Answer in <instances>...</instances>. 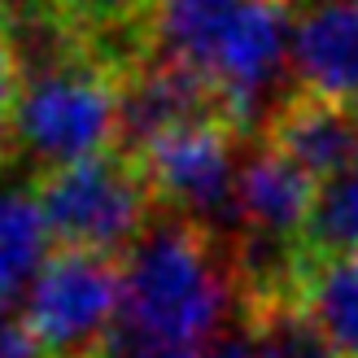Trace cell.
I'll return each mask as SVG.
<instances>
[{"instance_id": "1", "label": "cell", "mask_w": 358, "mask_h": 358, "mask_svg": "<svg viewBox=\"0 0 358 358\" xmlns=\"http://www.w3.org/2000/svg\"><path fill=\"white\" fill-rule=\"evenodd\" d=\"M231 297V271L219 262L210 227L166 214L136 241L122 262L118 328L166 345L196 350L219 328Z\"/></svg>"}, {"instance_id": "2", "label": "cell", "mask_w": 358, "mask_h": 358, "mask_svg": "<svg viewBox=\"0 0 358 358\" xmlns=\"http://www.w3.org/2000/svg\"><path fill=\"white\" fill-rule=\"evenodd\" d=\"M9 140L44 175L118 145V75L92 52L22 83L9 110Z\"/></svg>"}, {"instance_id": "3", "label": "cell", "mask_w": 358, "mask_h": 358, "mask_svg": "<svg viewBox=\"0 0 358 358\" xmlns=\"http://www.w3.org/2000/svg\"><path fill=\"white\" fill-rule=\"evenodd\" d=\"M35 196L62 249H87V254H131L136 241L153 227V184L140 157L110 149L87 162L40 175Z\"/></svg>"}, {"instance_id": "4", "label": "cell", "mask_w": 358, "mask_h": 358, "mask_svg": "<svg viewBox=\"0 0 358 358\" xmlns=\"http://www.w3.org/2000/svg\"><path fill=\"white\" fill-rule=\"evenodd\" d=\"M118 315L122 266L87 249H57L22 301V319L48 358H101Z\"/></svg>"}, {"instance_id": "5", "label": "cell", "mask_w": 358, "mask_h": 358, "mask_svg": "<svg viewBox=\"0 0 358 358\" xmlns=\"http://www.w3.org/2000/svg\"><path fill=\"white\" fill-rule=\"evenodd\" d=\"M153 196L192 223H219L236 214V127L231 122H196L171 131L140 153Z\"/></svg>"}, {"instance_id": "6", "label": "cell", "mask_w": 358, "mask_h": 358, "mask_svg": "<svg viewBox=\"0 0 358 358\" xmlns=\"http://www.w3.org/2000/svg\"><path fill=\"white\" fill-rule=\"evenodd\" d=\"M196 122H231L227 105L206 75L149 52L118 79V149L140 157L171 131Z\"/></svg>"}, {"instance_id": "7", "label": "cell", "mask_w": 358, "mask_h": 358, "mask_svg": "<svg viewBox=\"0 0 358 358\" xmlns=\"http://www.w3.org/2000/svg\"><path fill=\"white\" fill-rule=\"evenodd\" d=\"M289 62L297 92L358 110V0H297Z\"/></svg>"}, {"instance_id": "8", "label": "cell", "mask_w": 358, "mask_h": 358, "mask_svg": "<svg viewBox=\"0 0 358 358\" xmlns=\"http://www.w3.org/2000/svg\"><path fill=\"white\" fill-rule=\"evenodd\" d=\"M266 145L289 153L315 179H328L358 157V110L293 92L266 114Z\"/></svg>"}, {"instance_id": "9", "label": "cell", "mask_w": 358, "mask_h": 358, "mask_svg": "<svg viewBox=\"0 0 358 358\" xmlns=\"http://www.w3.org/2000/svg\"><path fill=\"white\" fill-rule=\"evenodd\" d=\"M319 179L301 171L289 153L262 145L249 162H241L236 175V219L245 231H266V236L301 241L315 206Z\"/></svg>"}, {"instance_id": "10", "label": "cell", "mask_w": 358, "mask_h": 358, "mask_svg": "<svg viewBox=\"0 0 358 358\" xmlns=\"http://www.w3.org/2000/svg\"><path fill=\"white\" fill-rule=\"evenodd\" d=\"M52 227L35 188H0V306L22 297L52 258Z\"/></svg>"}, {"instance_id": "11", "label": "cell", "mask_w": 358, "mask_h": 358, "mask_svg": "<svg viewBox=\"0 0 358 358\" xmlns=\"http://www.w3.org/2000/svg\"><path fill=\"white\" fill-rule=\"evenodd\" d=\"M301 306L328 336L336 358H358V258L310 262Z\"/></svg>"}, {"instance_id": "12", "label": "cell", "mask_w": 358, "mask_h": 358, "mask_svg": "<svg viewBox=\"0 0 358 358\" xmlns=\"http://www.w3.org/2000/svg\"><path fill=\"white\" fill-rule=\"evenodd\" d=\"M310 262L324 258H358V157L336 175L319 179L306 231H301Z\"/></svg>"}, {"instance_id": "13", "label": "cell", "mask_w": 358, "mask_h": 358, "mask_svg": "<svg viewBox=\"0 0 358 358\" xmlns=\"http://www.w3.org/2000/svg\"><path fill=\"white\" fill-rule=\"evenodd\" d=\"M249 345L254 358H336L328 336L306 315L301 301H280L249 315Z\"/></svg>"}, {"instance_id": "14", "label": "cell", "mask_w": 358, "mask_h": 358, "mask_svg": "<svg viewBox=\"0 0 358 358\" xmlns=\"http://www.w3.org/2000/svg\"><path fill=\"white\" fill-rule=\"evenodd\" d=\"M101 358H201V354L188 350V345H166V341H149V336L114 328L105 350H101Z\"/></svg>"}, {"instance_id": "15", "label": "cell", "mask_w": 358, "mask_h": 358, "mask_svg": "<svg viewBox=\"0 0 358 358\" xmlns=\"http://www.w3.org/2000/svg\"><path fill=\"white\" fill-rule=\"evenodd\" d=\"M0 358H48L40 341L31 336L22 315H9V306H0Z\"/></svg>"}, {"instance_id": "16", "label": "cell", "mask_w": 358, "mask_h": 358, "mask_svg": "<svg viewBox=\"0 0 358 358\" xmlns=\"http://www.w3.org/2000/svg\"><path fill=\"white\" fill-rule=\"evenodd\" d=\"M17 92H22V70L13 62V48L5 40V31H0V118H9Z\"/></svg>"}, {"instance_id": "17", "label": "cell", "mask_w": 358, "mask_h": 358, "mask_svg": "<svg viewBox=\"0 0 358 358\" xmlns=\"http://www.w3.org/2000/svg\"><path fill=\"white\" fill-rule=\"evenodd\" d=\"M201 358H254V345L245 341V336H231V341H219L210 354H201Z\"/></svg>"}, {"instance_id": "18", "label": "cell", "mask_w": 358, "mask_h": 358, "mask_svg": "<svg viewBox=\"0 0 358 358\" xmlns=\"http://www.w3.org/2000/svg\"><path fill=\"white\" fill-rule=\"evenodd\" d=\"M9 153V118H0V162H5Z\"/></svg>"}]
</instances>
